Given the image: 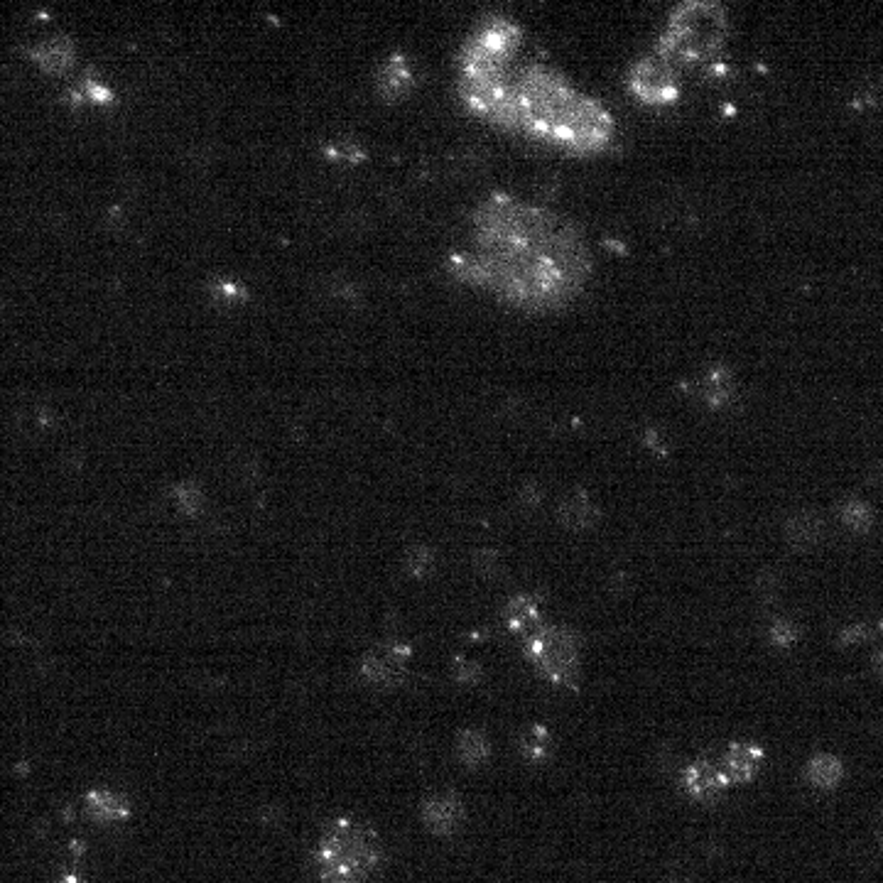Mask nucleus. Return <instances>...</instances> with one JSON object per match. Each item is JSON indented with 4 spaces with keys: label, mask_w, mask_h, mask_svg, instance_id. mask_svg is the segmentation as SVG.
<instances>
[{
    "label": "nucleus",
    "mask_w": 883,
    "mask_h": 883,
    "mask_svg": "<svg viewBox=\"0 0 883 883\" xmlns=\"http://www.w3.org/2000/svg\"><path fill=\"white\" fill-rule=\"evenodd\" d=\"M452 268L471 285L528 310L574 300L592 270L582 236L543 207L496 194L476 211L471 251Z\"/></svg>",
    "instance_id": "1"
},
{
    "label": "nucleus",
    "mask_w": 883,
    "mask_h": 883,
    "mask_svg": "<svg viewBox=\"0 0 883 883\" xmlns=\"http://www.w3.org/2000/svg\"><path fill=\"white\" fill-rule=\"evenodd\" d=\"M516 128L555 140L579 153L601 150L614 135L609 111L597 101L577 94L560 74L545 67H528L511 79Z\"/></svg>",
    "instance_id": "2"
},
{
    "label": "nucleus",
    "mask_w": 883,
    "mask_h": 883,
    "mask_svg": "<svg viewBox=\"0 0 883 883\" xmlns=\"http://www.w3.org/2000/svg\"><path fill=\"white\" fill-rule=\"evenodd\" d=\"M383 864V844L371 827L339 817L319 837L314 869L319 883H371Z\"/></svg>",
    "instance_id": "3"
},
{
    "label": "nucleus",
    "mask_w": 883,
    "mask_h": 883,
    "mask_svg": "<svg viewBox=\"0 0 883 883\" xmlns=\"http://www.w3.org/2000/svg\"><path fill=\"white\" fill-rule=\"evenodd\" d=\"M727 20L724 10L714 3H685L675 10L668 30L660 40V59H702L722 42Z\"/></svg>",
    "instance_id": "4"
},
{
    "label": "nucleus",
    "mask_w": 883,
    "mask_h": 883,
    "mask_svg": "<svg viewBox=\"0 0 883 883\" xmlns=\"http://www.w3.org/2000/svg\"><path fill=\"white\" fill-rule=\"evenodd\" d=\"M523 653L545 682L574 687L579 677V638L570 628L540 624L523 636Z\"/></svg>",
    "instance_id": "5"
},
{
    "label": "nucleus",
    "mask_w": 883,
    "mask_h": 883,
    "mask_svg": "<svg viewBox=\"0 0 883 883\" xmlns=\"http://www.w3.org/2000/svg\"><path fill=\"white\" fill-rule=\"evenodd\" d=\"M408 660V646H403V643H383V646H376L364 655V660H361V677L371 687L390 690V687H398L403 682Z\"/></svg>",
    "instance_id": "6"
},
{
    "label": "nucleus",
    "mask_w": 883,
    "mask_h": 883,
    "mask_svg": "<svg viewBox=\"0 0 883 883\" xmlns=\"http://www.w3.org/2000/svg\"><path fill=\"white\" fill-rule=\"evenodd\" d=\"M631 86L638 99L646 101V104H670V101L677 99V81L673 67L660 57L643 59L633 69Z\"/></svg>",
    "instance_id": "7"
},
{
    "label": "nucleus",
    "mask_w": 883,
    "mask_h": 883,
    "mask_svg": "<svg viewBox=\"0 0 883 883\" xmlns=\"http://www.w3.org/2000/svg\"><path fill=\"white\" fill-rule=\"evenodd\" d=\"M727 783L729 780L724 778L722 768H719L717 763L707 761V758H700V761L690 763V766L685 768V773H682V788H685L687 795H690L692 800H697V803H707V805L717 803V800L724 795V790H727Z\"/></svg>",
    "instance_id": "8"
},
{
    "label": "nucleus",
    "mask_w": 883,
    "mask_h": 883,
    "mask_svg": "<svg viewBox=\"0 0 883 883\" xmlns=\"http://www.w3.org/2000/svg\"><path fill=\"white\" fill-rule=\"evenodd\" d=\"M422 825L427 827V832H432L435 837H449L462 827L464 822V805L457 795L452 793H437L430 795L420 807Z\"/></svg>",
    "instance_id": "9"
},
{
    "label": "nucleus",
    "mask_w": 883,
    "mask_h": 883,
    "mask_svg": "<svg viewBox=\"0 0 883 883\" xmlns=\"http://www.w3.org/2000/svg\"><path fill=\"white\" fill-rule=\"evenodd\" d=\"M761 766L763 751L756 744H749V741H736V744L729 746L727 756H724L722 773L731 783H749V780L758 776Z\"/></svg>",
    "instance_id": "10"
},
{
    "label": "nucleus",
    "mask_w": 883,
    "mask_h": 883,
    "mask_svg": "<svg viewBox=\"0 0 883 883\" xmlns=\"http://www.w3.org/2000/svg\"><path fill=\"white\" fill-rule=\"evenodd\" d=\"M503 624L508 631L525 636L543 624V599L538 594H518L503 609Z\"/></svg>",
    "instance_id": "11"
},
{
    "label": "nucleus",
    "mask_w": 883,
    "mask_h": 883,
    "mask_svg": "<svg viewBox=\"0 0 883 883\" xmlns=\"http://www.w3.org/2000/svg\"><path fill=\"white\" fill-rule=\"evenodd\" d=\"M557 518H560V523L565 525L567 530L582 533V530L594 528V525L599 523L601 513L597 503H594L587 494H572L560 503V508H557Z\"/></svg>",
    "instance_id": "12"
},
{
    "label": "nucleus",
    "mask_w": 883,
    "mask_h": 883,
    "mask_svg": "<svg viewBox=\"0 0 883 883\" xmlns=\"http://www.w3.org/2000/svg\"><path fill=\"white\" fill-rule=\"evenodd\" d=\"M825 525L812 513H798L785 523V543L798 552H810L822 543Z\"/></svg>",
    "instance_id": "13"
},
{
    "label": "nucleus",
    "mask_w": 883,
    "mask_h": 883,
    "mask_svg": "<svg viewBox=\"0 0 883 883\" xmlns=\"http://www.w3.org/2000/svg\"><path fill=\"white\" fill-rule=\"evenodd\" d=\"M552 751H555L552 734L540 724H530L518 734V754L530 766H543L550 761Z\"/></svg>",
    "instance_id": "14"
},
{
    "label": "nucleus",
    "mask_w": 883,
    "mask_h": 883,
    "mask_svg": "<svg viewBox=\"0 0 883 883\" xmlns=\"http://www.w3.org/2000/svg\"><path fill=\"white\" fill-rule=\"evenodd\" d=\"M454 751H457V758L462 766L471 768H484L491 758V741L484 731L479 729H464L459 731L457 736V744H454Z\"/></svg>",
    "instance_id": "15"
},
{
    "label": "nucleus",
    "mask_w": 883,
    "mask_h": 883,
    "mask_svg": "<svg viewBox=\"0 0 883 883\" xmlns=\"http://www.w3.org/2000/svg\"><path fill=\"white\" fill-rule=\"evenodd\" d=\"M805 778L810 780V785L820 790H834L844 778V766L837 756L832 754H817L807 761L805 766Z\"/></svg>",
    "instance_id": "16"
},
{
    "label": "nucleus",
    "mask_w": 883,
    "mask_h": 883,
    "mask_svg": "<svg viewBox=\"0 0 883 883\" xmlns=\"http://www.w3.org/2000/svg\"><path fill=\"white\" fill-rule=\"evenodd\" d=\"M86 812L96 822H118L128 817V803L123 795L111 790H96L86 798Z\"/></svg>",
    "instance_id": "17"
},
{
    "label": "nucleus",
    "mask_w": 883,
    "mask_h": 883,
    "mask_svg": "<svg viewBox=\"0 0 883 883\" xmlns=\"http://www.w3.org/2000/svg\"><path fill=\"white\" fill-rule=\"evenodd\" d=\"M839 516H842V523L847 525L849 530H854V533H866V530H871L876 518L874 508H871L866 501H847L842 506V511H839Z\"/></svg>",
    "instance_id": "18"
},
{
    "label": "nucleus",
    "mask_w": 883,
    "mask_h": 883,
    "mask_svg": "<svg viewBox=\"0 0 883 883\" xmlns=\"http://www.w3.org/2000/svg\"><path fill=\"white\" fill-rule=\"evenodd\" d=\"M803 631L790 619H773L768 626V643L776 648H793L800 641Z\"/></svg>",
    "instance_id": "19"
},
{
    "label": "nucleus",
    "mask_w": 883,
    "mask_h": 883,
    "mask_svg": "<svg viewBox=\"0 0 883 883\" xmlns=\"http://www.w3.org/2000/svg\"><path fill=\"white\" fill-rule=\"evenodd\" d=\"M408 81L410 74L405 62L400 57H393L381 74V91H386V94H400L403 89H408Z\"/></svg>",
    "instance_id": "20"
},
{
    "label": "nucleus",
    "mask_w": 883,
    "mask_h": 883,
    "mask_svg": "<svg viewBox=\"0 0 883 883\" xmlns=\"http://www.w3.org/2000/svg\"><path fill=\"white\" fill-rule=\"evenodd\" d=\"M876 631L869 621H854V624H847L839 631L837 636V646L842 648H854V646H864V643L874 641Z\"/></svg>",
    "instance_id": "21"
},
{
    "label": "nucleus",
    "mask_w": 883,
    "mask_h": 883,
    "mask_svg": "<svg viewBox=\"0 0 883 883\" xmlns=\"http://www.w3.org/2000/svg\"><path fill=\"white\" fill-rule=\"evenodd\" d=\"M405 567H408V572L413 574V577L425 579L427 574L435 570V555H432L430 547L415 545L410 547L408 555H405Z\"/></svg>",
    "instance_id": "22"
},
{
    "label": "nucleus",
    "mask_w": 883,
    "mask_h": 883,
    "mask_svg": "<svg viewBox=\"0 0 883 883\" xmlns=\"http://www.w3.org/2000/svg\"><path fill=\"white\" fill-rule=\"evenodd\" d=\"M452 677L457 685L462 687H474L484 680V668H481L479 660L471 658H454L452 663Z\"/></svg>",
    "instance_id": "23"
},
{
    "label": "nucleus",
    "mask_w": 883,
    "mask_h": 883,
    "mask_svg": "<svg viewBox=\"0 0 883 883\" xmlns=\"http://www.w3.org/2000/svg\"><path fill=\"white\" fill-rule=\"evenodd\" d=\"M780 589H783V582L776 572H761L756 579V597L761 601L763 606H771L778 604L780 599Z\"/></svg>",
    "instance_id": "24"
},
{
    "label": "nucleus",
    "mask_w": 883,
    "mask_h": 883,
    "mask_svg": "<svg viewBox=\"0 0 883 883\" xmlns=\"http://www.w3.org/2000/svg\"><path fill=\"white\" fill-rule=\"evenodd\" d=\"M474 570L479 574L481 579H496L498 574L503 570V560L498 555V550H491V547H484L474 555Z\"/></svg>",
    "instance_id": "25"
},
{
    "label": "nucleus",
    "mask_w": 883,
    "mask_h": 883,
    "mask_svg": "<svg viewBox=\"0 0 883 883\" xmlns=\"http://www.w3.org/2000/svg\"><path fill=\"white\" fill-rule=\"evenodd\" d=\"M540 498H543V494H540L538 486H525L523 494H520V501H523V506H538Z\"/></svg>",
    "instance_id": "26"
}]
</instances>
